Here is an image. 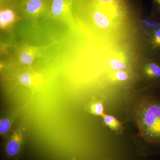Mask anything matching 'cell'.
Returning <instances> with one entry per match:
<instances>
[{
    "label": "cell",
    "mask_w": 160,
    "mask_h": 160,
    "mask_svg": "<svg viewBox=\"0 0 160 160\" xmlns=\"http://www.w3.org/2000/svg\"><path fill=\"white\" fill-rule=\"evenodd\" d=\"M101 160H112L110 159L107 158L103 159H102Z\"/></svg>",
    "instance_id": "cell-16"
},
{
    "label": "cell",
    "mask_w": 160,
    "mask_h": 160,
    "mask_svg": "<svg viewBox=\"0 0 160 160\" xmlns=\"http://www.w3.org/2000/svg\"><path fill=\"white\" fill-rule=\"evenodd\" d=\"M102 117L105 126L109 127L117 135L122 134L125 129L122 122L110 115L105 114Z\"/></svg>",
    "instance_id": "cell-9"
},
{
    "label": "cell",
    "mask_w": 160,
    "mask_h": 160,
    "mask_svg": "<svg viewBox=\"0 0 160 160\" xmlns=\"http://www.w3.org/2000/svg\"><path fill=\"white\" fill-rule=\"evenodd\" d=\"M153 13L155 16L160 18V0H152Z\"/></svg>",
    "instance_id": "cell-12"
},
{
    "label": "cell",
    "mask_w": 160,
    "mask_h": 160,
    "mask_svg": "<svg viewBox=\"0 0 160 160\" xmlns=\"http://www.w3.org/2000/svg\"><path fill=\"white\" fill-rule=\"evenodd\" d=\"M28 127L26 123L18 125L9 136L4 140L3 155L8 160H21L26 146Z\"/></svg>",
    "instance_id": "cell-2"
},
{
    "label": "cell",
    "mask_w": 160,
    "mask_h": 160,
    "mask_svg": "<svg viewBox=\"0 0 160 160\" xmlns=\"http://www.w3.org/2000/svg\"><path fill=\"white\" fill-rule=\"evenodd\" d=\"M15 12L11 8H2L0 12V26L2 29H6L13 24L18 18Z\"/></svg>",
    "instance_id": "cell-8"
},
{
    "label": "cell",
    "mask_w": 160,
    "mask_h": 160,
    "mask_svg": "<svg viewBox=\"0 0 160 160\" xmlns=\"http://www.w3.org/2000/svg\"><path fill=\"white\" fill-rule=\"evenodd\" d=\"M18 80L23 86L31 87L34 86V78L29 72H25L19 75Z\"/></svg>",
    "instance_id": "cell-10"
},
{
    "label": "cell",
    "mask_w": 160,
    "mask_h": 160,
    "mask_svg": "<svg viewBox=\"0 0 160 160\" xmlns=\"http://www.w3.org/2000/svg\"><path fill=\"white\" fill-rule=\"evenodd\" d=\"M104 99H98L93 97L85 105L84 110L87 113L97 116L102 117L104 112Z\"/></svg>",
    "instance_id": "cell-7"
},
{
    "label": "cell",
    "mask_w": 160,
    "mask_h": 160,
    "mask_svg": "<svg viewBox=\"0 0 160 160\" xmlns=\"http://www.w3.org/2000/svg\"><path fill=\"white\" fill-rule=\"evenodd\" d=\"M115 77L118 81L124 82L128 79L129 76L128 74L124 70H120L116 72Z\"/></svg>",
    "instance_id": "cell-13"
},
{
    "label": "cell",
    "mask_w": 160,
    "mask_h": 160,
    "mask_svg": "<svg viewBox=\"0 0 160 160\" xmlns=\"http://www.w3.org/2000/svg\"><path fill=\"white\" fill-rule=\"evenodd\" d=\"M18 113L16 112L2 116L0 120V135L5 139L13 131L16 126Z\"/></svg>",
    "instance_id": "cell-5"
},
{
    "label": "cell",
    "mask_w": 160,
    "mask_h": 160,
    "mask_svg": "<svg viewBox=\"0 0 160 160\" xmlns=\"http://www.w3.org/2000/svg\"><path fill=\"white\" fill-rule=\"evenodd\" d=\"M20 10L27 18L36 20L48 15L51 0H20Z\"/></svg>",
    "instance_id": "cell-3"
},
{
    "label": "cell",
    "mask_w": 160,
    "mask_h": 160,
    "mask_svg": "<svg viewBox=\"0 0 160 160\" xmlns=\"http://www.w3.org/2000/svg\"><path fill=\"white\" fill-rule=\"evenodd\" d=\"M73 0H51L48 16L58 19H69Z\"/></svg>",
    "instance_id": "cell-4"
},
{
    "label": "cell",
    "mask_w": 160,
    "mask_h": 160,
    "mask_svg": "<svg viewBox=\"0 0 160 160\" xmlns=\"http://www.w3.org/2000/svg\"><path fill=\"white\" fill-rule=\"evenodd\" d=\"M46 47V46L41 47L25 46L20 51L19 55L20 62L25 66H31L35 59L38 57L42 50Z\"/></svg>",
    "instance_id": "cell-6"
},
{
    "label": "cell",
    "mask_w": 160,
    "mask_h": 160,
    "mask_svg": "<svg viewBox=\"0 0 160 160\" xmlns=\"http://www.w3.org/2000/svg\"><path fill=\"white\" fill-rule=\"evenodd\" d=\"M109 65L112 69L116 71L124 70L126 68V63L117 59L111 60L109 62Z\"/></svg>",
    "instance_id": "cell-11"
},
{
    "label": "cell",
    "mask_w": 160,
    "mask_h": 160,
    "mask_svg": "<svg viewBox=\"0 0 160 160\" xmlns=\"http://www.w3.org/2000/svg\"><path fill=\"white\" fill-rule=\"evenodd\" d=\"M71 160H77V158L76 157H72Z\"/></svg>",
    "instance_id": "cell-14"
},
{
    "label": "cell",
    "mask_w": 160,
    "mask_h": 160,
    "mask_svg": "<svg viewBox=\"0 0 160 160\" xmlns=\"http://www.w3.org/2000/svg\"><path fill=\"white\" fill-rule=\"evenodd\" d=\"M13 1V0H2V2H3V1H4V2H8V1Z\"/></svg>",
    "instance_id": "cell-15"
},
{
    "label": "cell",
    "mask_w": 160,
    "mask_h": 160,
    "mask_svg": "<svg viewBox=\"0 0 160 160\" xmlns=\"http://www.w3.org/2000/svg\"><path fill=\"white\" fill-rule=\"evenodd\" d=\"M133 116L143 142L137 146L141 156H160V89L139 99Z\"/></svg>",
    "instance_id": "cell-1"
}]
</instances>
